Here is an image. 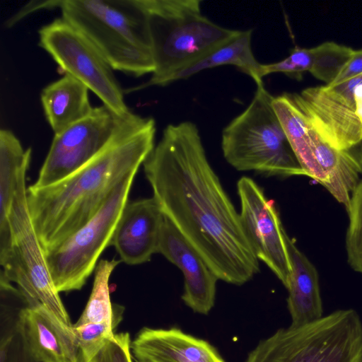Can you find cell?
<instances>
[{
	"label": "cell",
	"mask_w": 362,
	"mask_h": 362,
	"mask_svg": "<svg viewBox=\"0 0 362 362\" xmlns=\"http://www.w3.org/2000/svg\"><path fill=\"white\" fill-rule=\"evenodd\" d=\"M245 362H362V321L352 308L309 324L279 328L262 339Z\"/></svg>",
	"instance_id": "obj_6"
},
{
	"label": "cell",
	"mask_w": 362,
	"mask_h": 362,
	"mask_svg": "<svg viewBox=\"0 0 362 362\" xmlns=\"http://www.w3.org/2000/svg\"><path fill=\"white\" fill-rule=\"evenodd\" d=\"M137 362H226L208 341L177 327L142 328L131 343Z\"/></svg>",
	"instance_id": "obj_16"
},
{
	"label": "cell",
	"mask_w": 362,
	"mask_h": 362,
	"mask_svg": "<svg viewBox=\"0 0 362 362\" xmlns=\"http://www.w3.org/2000/svg\"><path fill=\"white\" fill-rule=\"evenodd\" d=\"M136 174L126 177L86 224L45 252L59 293L81 289L95 269L99 257L110 245Z\"/></svg>",
	"instance_id": "obj_7"
},
{
	"label": "cell",
	"mask_w": 362,
	"mask_h": 362,
	"mask_svg": "<svg viewBox=\"0 0 362 362\" xmlns=\"http://www.w3.org/2000/svg\"><path fill=\"white\" fill-rule=\"evenodd\" d=\"M157 252L180 269L184 276L181 298L194 313L208 315L215 303L219 280L175 226L164 218Z\"/></svg>",
	"instance_id": "obj_12"
},
{
	"label": "cell",
	"mask_w": 362,
	"mask_h": 362,
	"mask_svg": "<svg viewBox=\"0 0 362 362\" xmlns=\"http://www.w3.org/2000/svg\"><path fill=\"white\" fill-rule=\"evenodd\" d=\"M310 147L324 177V186L347 209L351 193L358 184L362 173L361 163L347 150H339L325 142L310 127Z\"/></svg>",
	"instance_id": "obj_19"
},
{
	"label": "cell",
	"mask_w": 362,
	"mask_h": 362,
	"mask_svg": "<svg viewBox=\"0 0 362 362\" xmlns=\"http://www.w3.org/2000/svg\"><path fill=\"white\" fill-rule=\"evenodd\" d=\"M129 333L115 334L90 362H133Z\"/></svg>",
	"instance_id": "obj_29"
},
{
	"label": "cell",
	"mask_w": 362,
	"mask_h": 362,
	"mask_svg": "<svg viewBox=\"0 0 362 362\" xmlns=\"http://www.w3.org/2000/svg\"><path fill=\"white\" fill-rule=\"evenodd\" d=\"M356 113L362 123V100L355 102Z\"/></svg>",
	"instance_id": "obj_33"
},
{
	"label": "cell",
	"mask_w": 362,
	"mask_h": 362,
	"mask_svg": "<svg viewBox=\"0 0 362 362\" xmlns=\"http://www.w3.org/2000/svg\"><path fill=\"white\" fill-rule=\"evenodd\" d=\"M290 95L311 127L331 146L349 151L362 141V123L356 111L331 99L321 86Z\"/></svg>",
	"instance_id": "obj_14"
},
{
	"label": "cell",
	"mask_w": 362,
	"mask_h": 362,
	"mask_svg": "<svg viewBox=\"0 0 362 362\" xmlns=\"http://www.w3.org/2000/svg\"><path fill=\"white\" fill-rule=\"evenodd\" d=\"M60 0H49V1H32L15 13L6 22L8 26H12L16 22L19 21L24 16L41 9H53L59 8Z\"/></svg>",
	"instance_id": "obj_32"
},
{
	"label": "cell",
	"mask_w": 362,
	"mask_h": 362,
	"mask_svg": "<svg viewBox=\"0 0 362 362\" xmlns=\"http://www.w3.org/2000/svg\"><path fill=\"white\" fill-rule=\"evenodd\" d=\"M119 262L113 259L98 263L90 296L74 326L100 322L119 324L122 321L124 308L111 303L109 290L110 275Z\"/></svg>",
	"instance_id": "obj_23"
},
{
	"label": "cell",
	"mask_w": 362,
	"mask_h": 362,
	"mask_svg": "<svg viewBox=\"0 0 362 362\" xmlns=\"http://www.w3.org/2000/svg\"><path fill=\"white\" fill-rule=\"evenodd\" d=\"M314 62L313 48L296 47L290 54L281 61L267 64H262V76L274 73H282L290 76H299L305 71H310Z\"/></svg>",
	"instance_id": "obj_28"
},
{
	"label": "cell",
	"mask_w": 362,
	"mask_h": 362,
	"mask_svg": "<svg viewBox=\"0 0 362 362\" xmlns=\"http://www.w3.org/2000/svg\"><path fill=\"white\" fill-rule=\"evenodd\" d=\"M346 211L349 216L346 236L348 262L355 271L362 274V181L352 192Z\"/></svg>",
	"instance_id": "obj_25"
},
{
	"label": "cell",
	"mask_w": 362,
	"mask_h": 362,
	"mask_svg": "<svg viewBox=\"0 0 362 362\" xmlns=\"http://www.w3.org/2000/svg\"><path fill=\"white\" fill-rule=\"evenodd\" d=\"M274 97L264 83L257 85L248 106L222 131L223 157L239 171L267 176L305 175L274 110Z\"/></svg>",
	"instance_id": "obj_5"
},
{
	"label": "cell",
	"mask_w": 362,
	"mask_h": 362,
	"mask_svg": "<svg viewBox=\"0 0 362 362\" xmlns=\"http://www.w3.org/2000/svg\"><path fill=\"white\" fill-rule=\"evenodd\" d=\"M240 218L259 259L287 287L291 273L290 259L284 238L285 230L275 202L252 178L241 177L237 182Z\"/></svg>",
	"instance_id": "obj_11"
},
{
	"label": "cell",
	"mask_w": 362,
	"mask_h": 362,
	"mask_svg": "<svg viewBox=\"0 0 362 362\" xmlns=\"http://www.w3.org/2000/svg\"><path fill=\"white\" fill-rule=\"evenodd\" d=\"M31 148L24 149L18 139L8 129L0 130V259L8 257L11 249L9 218L21 176L26 173Z\"/></svg>",
	"instance_id": "obj_18"
},
{
	"label": "cell",
	"mask_w": 362,
	"mask_h": 362,
	"mask_svg": "<svg viewBox=\"0 0 362 362\" xmlns=\"http://www.w3.org/2000/svg\"><path fill=\"white\" fill-rule=\"evenodd\" d=\"M119 324L114 322L88 323L74 326L78 341L76 362H90L105 342L115 335Z\"/></svg>",
	"instance_id": "obj_26"
},
{
	"label": "cell",
	"mask_w": 362,
	"mask_h": 362,
	"mask_svg": "<svg viewBox=\"0 0 362 362\" xmlns=\"http://www.w3.org/2000/svg\"><path fill=\"white\" fill-rule=\"evenodd\" d=\"M88 88L70 75L64 74L41 92L47 120L54 134L89 115L93 110Z\"/></svg>",
	"instance_id": "obj_20"
},
{
	"label": "cell",
	"mask_w": 362,
	"mask_h": 362,
	"mask_svg": "<svg viewBox=\"0 0 362 362\" xmlns=\"http://www.w3.org/2000/svg\"><path fill=\"white\" fill-rule=\"evenodd\" d=\"M17 326L33 355L41 362H76L78 341L73 327L63 324L41 305H24Z\"/></svg>",
	"instance_id": "obj_15"
},
{
	"label": "cell",
	"mask_w": 362,
	"mask_h": 362,
	"mask_svg": "<svg viewBox=\"0 0 362 362\" xmlns=\"http://www.w3.org/2000/svg\"><path fill=\"white\" fill-rule=\"evenodd\" d=\"M25 175L20 177L9 218L11 249L1 264L0 274L18 285L29 305H41L63 324L73 327L69 315L54 284L45 253L30 215Z\"/></svg>",
	"instance_id": "obj_8"
},
{
	"label": "cell",
	"mask_w": 362,
	"mask_h": 362,
	"mask_svg": "<svg viewBox=\"0 0 362 362\" xmlns=\"http://www.w3.org/2000/svg\"><path fill=\"white\" fill-rule=\"evenodd\" d=\"M252 30H240L238 34L203 58L173 74L167 84L187 78L205 69L223 65H233L250 76L256 85L262 84V64L252 49Z\"/></svg>",
	"instance_id": "obj_21"
},
{
	"label": "cell",
	"mask_w": 362,
	"mask_h": 362,
	"mask_svg": "<svg viewBox=\"0 0 362 362\" xmlns=\"http://www.w3.org/2000/svg\"><path fill=\"white\" fill-rule=\"evenodd\" d=\"M321 87L331 99L356 111L355 101L362 100V73L341 83Z\"/></svg>",
	"instance_id": "obj_30"
},
{
	"label": "cell",
	"mask_w": 362,
	"mask_h": 362,
	"mask_svg": "<svg viewBox=\"0 0 362 362\" xmlns=\"http://www.w3.org/2000/svg\"><path fill=\"white\" fill-rule=\"evenodd\" d=\"M362 73V49L354 50V52L346 65L343 67L330 86L341 83Z\"/></svg>",
	"instance_id": "obj_31"
},
{
	"label": "cell",
	"mask_w": 362,
	"mask_h": 362,
	"mask_svg": "<svg viewBox=\"0 0 362 362\" xmlns=\"http://www.w3.org/2000/svg\"><path fill=\"white\" fill-rule=\"evenodd\" d=\"M62 18L81 31L113 70L135 77L154 64L139 0H60Z\"/></svg>",
	"instance_id": "obj_4"
},
{
	"label": "cell",
	"mask_w": 362,
	"mask_h": 362,
	"mask_svg": "<svg viewBox=\"0 0 362 362\" xmlns=\"http://www.w3.org/2000/svg\"><path fill=\"white\" fill-rule=\"evenodd\" d=\"M291 273L288 290L287 308L291 323L296 328L309 324L323 317L318 274L316 268L297 247L294 241L284 232Z\"/></svg>",
	"instance_id": "obj_17"
},
{
	"label": "cell",
	"mask_w": 362,
	"mask_h": 362,
	"mask_svg": "<svg viewBox=\"0 0 362 362\" xmlns=\"http://www.w3.org/2000/svg\"><path fill=\"white\" fill-rule=\"evenodd\" d=\"M153 197L221 281L241 286L259 272L238 212L191 121L168 124L144 163Z\"/></svg>",
	"instance_id": "obj_1"
},
{
	"label": "cell",
	"mask_w": 362,
	"mask_h": 362,
	"mask_svg": "<svg viewBox=\"0 0 362 362\" xmlns=\"http://www.w3.org/2000/svg\"><path fill=\"white\" fill-rule=\"evenodd\" d=\"M38 34L39 46L65 74L85 85L117 115L126 117L132 113L113 69L81 31L61 17L42 26Z\"/></svg>",
	"instance_id": "obj_9"
},
{
	"label": "cell",
	"mask_w": 362,
	"mask_h": 362,
	"mask_svg": "<svg viewBox=\"0 0 362 362\" xmlns=\"http://www.w3.org/2000/svg\"><path fill=\"white\" fill-rule=\"evenodd\" d=\"M154 64L139 90L166 86L175 73L226 43L240 30L222 27L203 15L199 0H139Z\"/></svg>",
	"instance_id": "obj_3"
},
{
	"label": "cell",
	"mask_w": 362,
	"mask_h": 362,
	"mask_svg": "<svg viewBox=\"0 0 362 362\" xmlns=\"http://www.w3.org/2000/svg\"><path fill=\"white\" fill-rule=\"evenodd\" d=\"M164 218L153 197L127 203L110 243L121 261L129 265L150 261L151 256L158 251Z\"/></svg>",
	"instance_id": "obj_13"
},
{
	"label": "cell",
	"mask_w": 362,
	"mask_h": 362,
	"mask_svg": "<svg viewBox=\"0 0 362 362\" xmlns=\"http://www.w3.org/2000/svg\"><path fill=\"white\" fill-rule=\"evenodd\" d=\"M354 50L334 42L313 47L314 62L310 73L326 85L332 83L350 59Z\"/></svg>",
	"instance_id": "obj_24"
},
{
	"label": "cell",
	"mask_w": 362,
	"mask_h": 362,
	"mask_svg": "<svg viewBox=\"0 0 362 362\" xmlns=\"http://www.w3.org/2000/svg\"><path fill=\"white\" fill-rule=\"evenodd\" d=\"M272 105L305 175L322 185L324 177L310 145L308 132L311 126L305 116L293 101L290 93L274 97Z\"/></svg>",
	"instance_id": "obj_22"
},
{
	"label": "cell",
	"mask_w": 362,
	"mask_h": 362,
	"mask_svg": "<svg viewBox=\"0 0 362 362\" xmlns=\"http://www.w3.org/2000/svg\"><path fill=\"white\" fill-rule=\"evenodd\" d=\"M133 114L121 117L103 105L54 134L37 179L30 186L52 185L87 163L107 146Z\"/></svg>",
	"instance_id": "obj_10"
},
{
	"label": "cell",
	"mask_w": 362,
	"mask_h": 362,
	"mask_svg": "<svg viewBox=\"0 0 362 362\" xmlns=\"http://www.w3.org/2000/svg\"><path fill=\"white\" fill-rule=\"evenodd\" d=\"M0 362H41L28 349L17 320L1 324Z\"/></svg>",
	"instance_id": "obj_27"
},
{
	"label": "cell",
	"mask_w": 362,
	"mask_h": 362,
	"mask_svg": "<svg viewBox=\"0 0 362 362\" xmlns=\"http://www.w3.org/2000/svg\"><path fill=\"white\" fill-rule=\"evenodd\" d=\"M156 122L133 114L98 154L52 185L27 189L31 220L44 252L91 219L115 188L136 173L155 146Z\"/></svg>",
	"instance_id": "obj_2"
}]
</instances>
